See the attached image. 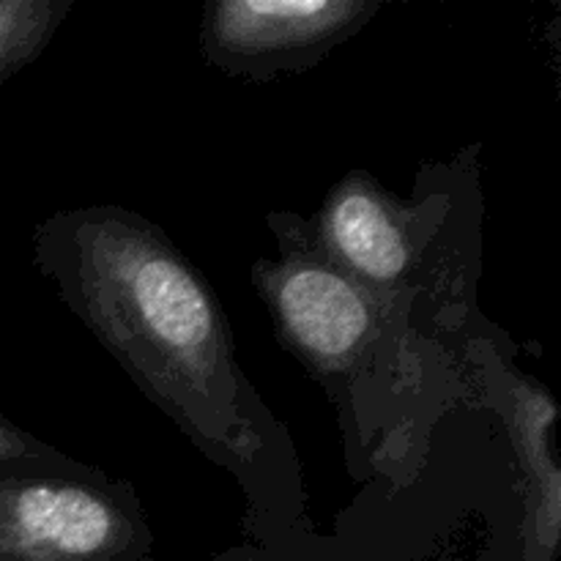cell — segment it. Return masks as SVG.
I'll use <instances>...</instances> for the list:
<instances>
[{
    "label": "cell",
    "instance_id": "6da1fadb",
    "mask_svg": "<svg viewBox=\"0 0 561 561\" xmlns=\"http://www.w3.org/2000/svg\"><path fill=\"white\" fill-rule=\"evenodd\" d=\"M33 261L137 389L244 488L255 542H318L294 442L239 367L214 288L157 225L115 206L69 208L38 225Z\"/></svg>",
    "mask_w": 561,
    "mask_h": 561
},
{
    "label": "cell",
    "instance_id": "7a4b0ae2",
    "mask_svg": "<svg viewBox=\"0 0 561 561\" xmlns=\"http://www.w3.org/2000/svg\"><path fill=\"white\" fill-rule=\"evenodd\" d=\"M272 228L279 236V255L257 261L252 279L279 340L329 392L337 398L365 392L370 373H392L389 351L422 354L411 312L340 268L307 219L277 214Z\"/></svg>",
    "mask_w": 561,
    "mask_h": 561
},
{
    "label": "cell",
    "instance_id": "3957f363",
    "mask_svg": "<svg viewBox=\"0 0 561 561\" xmlns=\"http://www.w3.org/2000/svg\"><path fill=\"white\" fill-rule=\"evenodd\" d=\"M129 482L82 463L0 466V561H151Z\"/></svg>",
    "mask_w": 561,
    "mask_h": 561
},
{
    "label": "cell",
    "instance_id": "277c9868",
    "mask_svg": "<svg viewBox=\"0 0 561 561\" xmlns=\"http://www.w3.org/2000/svg\"><path fill=\"white\" fill-rule=\"evenodd\" d=\"M447 197L405 203L367 173H351L329 192L312 236L340 268L389 305L411 312L436 277Z\"/></svg>",
    "mask_w": 561,
    "mask_h": 561
},
{
    "label": "cell",
    "instance_id": "5b68a950",
    "mask_svg": "<svg viewBox=\"0 0 561 561\" xmlns=\"http://www.w3.org/2000/svg\"><path fill=\"white\" fill-rule=\"evenodd\" d=\"M381 0H214L201 47L217 69L250 80L307 71L354 36Z\"/></svg>",
    "mask_w": 561,
    "mask_h": 561
},
{
    "label": "cell",
    "instance_id": "8992f818",
    "mask_svg": "<svg viewBox=\"0 0 561 561\" xmlns=\"http://www.w3.org/2000/svg\"><path fill=\"white\" fill-rule=\"evenodd\" d=\"M69 0H0V85L47 47Z\"/></svg>",
    "mask_w": 561,
    "mask_h": 561
},
{
    "label": "cell",
    "instance_id": "52a82bcc",
    "mask_svg": "<svg viewBox=\"0 0 561 561\" xmlns=\"http://www.w3.org/2000/svg\"><path fill=\"white\" fill-rule=\"evenodd\" d=\"M69 460L44 444L42 438L31 436L14 422L0 414V466H27V463H64Z\"/></svg>",
    "mask_w": 561,
    "mask_h": 561
},
{
    "label": "cell",
    "instance_id": "ba28073f",
    "mask_svg": "<svg viewBox=\"0 0 561 561\" xmlns=\"http://www.w3.org/2000/svg\"><path fill=\"white\" fill-rule=\"evenodd\" d=\"M211 561H345L321 546H268V542H239L225 548Z\"/></svg>",
    "mask_w": 561,
    "mask_h": 561
}]
</instances>
